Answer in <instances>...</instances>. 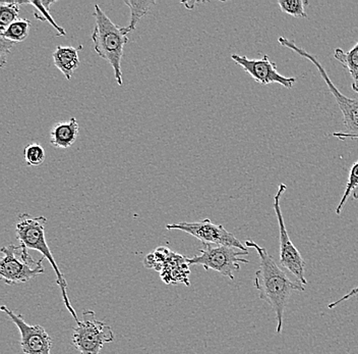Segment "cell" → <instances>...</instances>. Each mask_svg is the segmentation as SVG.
<instances>
[{
  "mask_svg": "<svg viewBox=\"0 0 358 354\" xmlns=\"http://www.w3.org/2000/svg\"><path fill=\"white\" fill-rule=\"evenodd\" d=\"M245 245L256 250L259 255V268L255 275V287L259 291V299L267 302L274 311L279 335L283 329L284 311L293 291L302 292L306 288L299 282L290 280L266 248L250 240L246 241Z\"/></svg>",
  "mask_w": 358,
  "mask_h": 354,
  "instance_id": "obj_1",
  "label": "cell"
},
{
  "mask_svg": "<svg viewBox=\"0 0 358 354\" xmlns=\"http://www.w3.org/2000/svg\"><path fill=\"white\" fill-rule=\"evenodd\" d=\"M95 27L92 33L96 53L106 60L112 67L114 77L120 86H122V60L123 48L129 41L124 28L117 26L103 12L99 4H95Z\"/></svg>",
  "mask_w": 358,
  "mask_h": 354,
  "instance_id": "obj_2",
  "label": "cell"
},
{
  "mask_svg": "<svg viewBox=\"0 0 358 354\" xmlns=\"http://www.w3.org/2000/svg\"><path fill=\"white\" fill-rule=\"evenodd\" d=\"M47 219L45 217H32L28 214H22L19 216V222L15 226V233H17V239L20 241V245L26 247L27 250H36L41 253L44 259H48L49 263L52 266L53 271L56 275V282L62 290V298H64V304H66L67 311H69L76 322H80L77 313L71 306L69 297H67V282L59 266L56 263L52 252L49 248L45 237V225H46Z\"/></svg>",
  "mask_w": 358,
  "mask_h": 354,
  "instance_id": "obj_3",
  "label": "cell"
},
{
  "mask_svg": "<svg viewBox=\"0 0 358 354\" xmlns=\"http://www.w3.org/2000/svg\"><path fill=\"white\" fill-rule=\"evenodd\" d=\"M278 42L280 46L291 49L297 55L313 62V66L317 68L320 75L323 78L327 86L330 89L331 93L334 96L336 102H337L340 111L343 114V125L346 128V132L345 133H334L333 136L341 139V140L347 138L358 139V100L347 97L340 92L339 89L335 86L334 83L329 77L323 64L317 60L315 55H310L306 49L297 46L293 40L288 39V38L279 37Z\"/></svg>",
  "mask_w": 358,
  "mask_h": 354,
  "instance_id": "obj_4",
  "label": "cell"
},
{
  "mask_svg": "<svg viewBox=\"0 0 358 354\" xmlns=\"http://www.w3.org/2000/svg\"><path fill=\"white\" fill-rule=\"evenodd\" d=\"M1 252L3 255L0 261V275L8 285L27 283L33 278L44 274V257L34 261L26 247L10 244L2 247Z\"/></svg>",
  "mask_w": 358,
  "mask_h": 354,
  "instance_id": "obj_5",
  "label": "cell"
},
{
  "mask_svg": "<svg viewBox=\"0 0 358 354\" xmlns=\"http://www.w3.org/2000/svg\"><path fill=\"white\" fill-rule=\"evenodd\" d=\"M248 252L231 247V246L203 244L199 254L187 259L189 266H203L205 270L216 271L224 277L234 280V272L241 268V264H248L245 255Z\"/></svg>",
  "mask_w": 358,
  "mask_h": 354,
  "instance_id": "obj_6",
  "label": "cell"
},
{
  "mask_svg": "<svg viewBox=\"0 0 358 354\" xmlns=\"http://www.w3.org/2000/svg\"><path fill=\"white\" fill-rule=\"evenodd\" d=\"M115 340L110 326L96 317L95 311L87 309L82 320L73 329V345L82 354H100L106 343Z\"/></svg>",
  "mask_w": 358,
  "mask_h": 354,
  "instance_id": "obj_7",
  "label": "cell"
},
{
  "mask_svg": "<svg viewBox=\"0 0 358 354\" xmlns=\"http://www.w3.org/2000/svg\"><path fill=\"white\" fill-rule=\"evenodd\" d=\"M287 187L285 184H280L277 193L274 196V210L276 214L277 221L279 226V238H280V263L282 266L289 271L291 274L294 275L299 283L302 285H308V281L306 279V261L301 257L294 244L290 240L288 235L287 229L284 223L283 215H282L281 200L282 195L286 191Z\"/></svg>",
  "mask_w": 358,
  "mask_h": 354,
  "instance_id": "obj_8",
  "label": "cell"
},
{
  "mask_svg": "<svg viewBox=\"0 0 358 354\" xmlns=\"http://www.w3.org/2000/svg\"><path fill=\"white\" fill-rule=\"evenodd\" d=\"M145 268L160 272L161 279L166 284L183 283L189 285V264L182 255L171 252L164 246L145 257Z\"/></svg>",
  "mask_w": 358,
  "mask_h": 354,
  "instance_id": "obj_9",
  "label": "cell"
},
{
  "mask_svg": "<svg viewBox=\"0 0 358 354\" xmlns=\"http://www.w3.org/2000/svg\"><path fill=\"white\" fill-rule=\"evenodd\" d=\"M167 230H178L187 233L192 236L201 241L203 244H216V245L231 246L238 250L248 252L246 246L243 245L236 237L228 232L222 225H216L212 223L211 219H206L203 221L182 222V223L169 224L166 226Z\"/></svg>",
  "mask_w": 358,
  "mask_h": 354,
  "instance_id": "obj_10",
  "label": "cell"
},
{
  "mask_svg": "<svg viewBox=\"0 0 358 354\" xmlns=\"http://www.w3.org/2000/svg\"><path fill=\"white\" fill-rule=\"evenodd\" d=\"M1 311L8 315L21 333V347L24 354H51L53 340L43 327L29 325L22 315L13 313L8 306H2Z\"/></svg>",
  "mask_w": 358,
  "mask_h": 354,
  "instance_id": "obj_11",
  "label": "cell"
},
{
  "mask_svg": "<svg viewBox=\"0 0 358 354\" xmlns=\"http://www.w3.org/2000/svg\"><path fill=\"white\" fill-rule=\"evenodd\" d=\"M231 58L235 64L241 66L259 84H280L285 88L291 89L296 82L295 78L281 75L277 71V64L270 60L268 55L257 60H250L243 55H232Z\"/></svg>",
  "mask_w": 358,
  "mask_h": 354,
  "instance_id": "obj_12",
  "label": "cell"
},
{
  "mask_svg": "<svg viewBox=\"0 0 358 354\" xmlns=\"http://www.w3.org/2000/svg\"><path fill=\"white\" fill-rule=\"evenodd\" d=\"M78 130L80 127L76 118L57 123L50 131L51 144L55 149H69L77 141Z\"/></svg>",
  "mask_w": 358,
  "mask_h": 354,
  "instance_id": "obj_13",
  "label": "cell"
},
{
  "mask_svg": "<svg viewBox=\"0 0 358 354\" xmlns=\"http://www.w3.org/2000/svg\"><path fill=\"white\" fill-rule=\"evenodd\" d=\"M82 46H57L53 53V62L67 80H71L76 69L80 67L78 50Z\"/></svg>",
  "mask_w": 358,
  "mask_h": 354,
  "instance_id": "obj_14",
  "label": "cell"
},
{
  "mask_svg": "<svg viewBox=\"0 0 358 354\" xmlns=\"http://www.w3.org/2000/svg\"><path fill=\"white\" fill-rule=\"evenodd\" d=\"M334 57L348 72L351 79H352L351 87L358 94V42L349 51L342 50L341 48H336Z\"/></svg>",
  "mask_w": 358,
  "mask_h": 354,
  "instance_id": "obj_15",
  "label": "cell"
},
{
  "mask_svg": "<svg viewBox=\"0 0 358 354\" xmlns=\"http://www.w3.org/2000/svg\"><path fill=\"white\" fill-rule=\"evenodd\" d=\"M56 1H45V0H40V1H17V4L21 6H32L34 8V15L35 19L38 21L48 22L57 32V36H64L66 34V31L62 27L58 26L57 23L53 19L51 13H49L50 6L55 4Z\"/></svg>",
  "mask_w": 358,
  "mask_h": 354,
  "instance_id": "obj_16",
  "label": "cell"
},
{
  "mask_svg": "<svg viewBox=\"0 0 358 354\" xmlns=\"http://www.w3.org/2000/svg\"><path fill=\"white\" fill-rule=\"evenodd\" d=\"M124 4L131 10V21L129 25L125 27L124 30L127 34L136 30V26L140 23L141 20L149 13L151 6L156 4L155 1H134V0H124Z\"/></svg>",
  "mask_w": 358,
  "mask_h": 354,
  "instance_id": "obj_17",
  "label": "cell"
},
{
  "mask_svg": "<svg viewBox=\"0 0 358 354\" xmlns=\"http://www.w3.org/2000/svg\"><path fill=\"white\" fill-rule=\"evenodd\" d=\"M31 22L26 19H19L15 23L11 24L4 32L1 33V37L6 38L10 41L17 43L22 42L30 34Z\"/></svg>",
  "mask_w": 358,
  "mask_h": 354,
  "instance_id": "obj_18",
  "label": "cell"
},
{
  "mask_svg": "<svg viewBox=\"0 0 358 354\" xmlns=\"http://www.w3.org/2000/svg\"><path fill=\"white\" fill-rule=\"evenodd\" d=\"M20 6L17 1L0 2V31L4 32L19 20Z\"/></svg>",
  "mask_w": 358,
  "mask_h": 354,
  "instance_id": "obj_19",
  "label": "cell"
},
{
  "mask_svg": "<svg viewBox=\"0 0 358 354\" xmlns=\"http://www.w3.org/2000/svg\"><path fill=\"white\" fill-rule=\"evenodd\" d=\"M358 186V161L353 163L352 167L350 168L349 171L348 181H347L345 191H344L343 196L340 200L339 205L336 207V214H341L344 205H346L350 195L353 193L355 188Z\"/></svg>",
  "mask_w": 358,
  "mask_h": 354,
  "instance_id": "obj_20",
  "label": "cell"
},
{
  "mask_svg": "<svg viewBox=\"0 0 358 354\" xmlns=\"http://www.w3.org/2000/svg\"><path fill=\"white\" fill-rule=\"evenodd\" d=\"M308 4V1H302V0H279L278 1V6L282 12L294 18H304V19L308 18V13H306V6Z\"/></svg>",
  "mask_w": 358,
  "mask_h": 354,
  "instance_id": "obj_21",
  "label": "cell"
},
{
  "mask_svg": "<svg viewBox=\"0 0 358 354\" xmlns=\"http://www.w3.org/2000/svg\"><path fill=\"white\" fill-rule=\"evenodd\" d=\"M24 161L29 167H39L44 163L46 154L41 145L38 143L27 145L24 150Z\"/></svg>",
  "mask_w": 358,
  "mask_h": 354,
  "instance_id": "obj_22",
  "label": "cell"
},
{
  "mask_svg": "<svg viewBox=\"0 0 358 354\" xmlns=\"http://www.w3.org/2000/svg\"><path fill=\"white\" fill-rule=\"evenodd\" d=\"M15 42L6 39L4 37H0V64L3 69L6 64V57L10 55L11 48L15 46Z\"/></svg>",
  "mask_w": 358,
  "mask_h": 354,
  "instance_id": "obj_23",
  "label": "cell"
},
{
  "mask_svg": "<svg viewBox=\"0 0 358 354\" xmlns=\"http://www.w3.org/2000/svg\"><path fill=\"white\" fill-rule=\"evenodd\" d=\"M357 295H358V287H357V288H353L351 291H349L347 294H344V297H342L340 298V299L336 300V301L329 304L328 308H335L336 306H339V304H342V302L346 301V300L350 299V298L357 297Z\"/></svg>",
  "mask_w": 358,
  "mask_h": 354,
  "instance_id": "obj_24",
  "label": "cell"
},
{
  "mask_svg": "<svg viewBox=\"0 0 358 354\" xmlns=\"http://www.w3.org/2000/svg\"><path fill=\"white\" fill-rule=\"evenodd\" d=\"M352 197L353 199H357V200H358V186L357 188H355V191H353Z\"/></svg>",
  "mask_w": 358,
  "mask_h": 354,
  "instance_id": "obj_25",
  "label": "cell"
},
{
  "mask_svg": "<svg viewBox=\"0 0 358 354\" xmlns=\"http://www.w3.org/2000/svg\"><path fill=\"white\" fill-rule=\"evenodd\" d=\"M185 6H187V8H189V10H192V8H194V4H196V2H187V4H185Z\"/></svg>",
  "mask_w": 358,
  "mask_h": 354,
  "instance_id": "obj_26",
  "label": "cell"
}]
</instances>
